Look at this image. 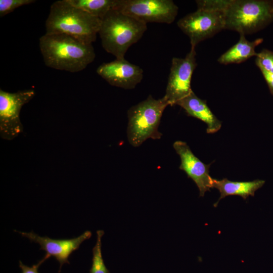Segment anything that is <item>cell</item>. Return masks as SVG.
Listing matches in <instances>:
<instances>
[{
    "label": "cell",
    "instance_id": "obj_1",
    "mask_svg": "<svg viewBox=\"0 0 273 273\" xmlns=\"http://www.w3.org/2000/svg\"><path fill=\"white\" fill-rule=\"evenodd\" d=\"M39 47L47 66L71 73L84 70L96 57L92 44L65 34L45 33Z\"/></svg>",
    "mask_w": 273,
    "mask_h": 273
},
{
    "label": "cell",
    "instance_id": "obj_2",
    "mask_svg": "<svg viewBox=\"0 0 273 273\" xmlns=\"http://www.w3.org/2000/svg\"><path fill=\"white\" fill-rule=\"evenodd\" d=\"M101 19L71 4L68 0L54 2L46 21V34H65L86 43L96 41Z\"/></svg>",
    "mask_w": 273,
    "mask_h": 273
},
{
    "label": "cell",
    "instance_id": "obj_3",
    "mask_svg": "<svg viewBox=\"0 0 273 273\" xmlns=\"http://www.w3.org/2000/svg\"><path fill=\"white\" fill-rule=\"evenodd\" d=\"M147 29V24L112 9L101 19L99 34L103 48L116 59H123Z\"/></svg>",
    "mask_w": 273,
    "mask_h": 273
},
{
    "label": "cell",
    "instance_id": "obj_4",
    "mask_svg": "<svg viewBox=\"0 0 273 273\" xmlns=\"http://www.w3.org/2000/svg\"><path fill=\"white\" fill-rule=\"evenodd\" d=\"M224 29L250 34L273 21V3L266 0H229L224 11Z\"/></svg>",
    "mask_w": 273,
    "mask_h": 273
},
{
    "label": "cell",
    "instance_id": "obj_5",
    "mask_svg": "<svg viewBox=\"0 0 273 273\" xmlns=\"http://www.w3.org/2000/svg\"><path fill=\"white\" fill-rule=\"evenodd\" d=\"M169 104L164 97L159 99L149 95L145 100L132 106L127 111L128 141L134 147L148 139H160L158 127L165 109Z\"/></svg>",
    "mask_w": 273,
    "mask_h": 273
},
{
    "label": "cell",
    "instance_id": "obj_6",
    "mask_svg": "<svg viewBox=\"0 0 273 273\" xmlns=\"http://www.w3.org/2000/svg\"><path fill=\"white\" fill-rule=\"evenodd\" d=\"M114 9L146 24H171L178 11L172 0H116Z\"/></svg>",
    "mask_w": 273,
    "mask_h": 273
},
{
    "label": "cell",
    "instance_id": "obj_7",
    "mask_svg": "<svg viewBox=\"0 0 273 273\" xmlns=\"http://www.w3.org/2000/svg\"><path fill=\"white\" fill-rule=\"evenodd\" d=\"M178 27L190 38L191 48L224 29V12L199 8L177 22Z\"/></svg>",
    "mask_w": 273,
    "mask_h": 273
},
{
    "label": "cell",
    "instance_id": "obj_8",
    "mask_svg": "<svg viewBox=\"0 0 273 273\" xmlns=\"http://www.w3.org/2000/svg\"><path fill=\"white\" fill-rule=\"evenodd\" d=\"M33 89L9 93L0 89V135L11 141L21 134L23 127L20 119L21 108L35 96Z\"/></svg>",
    "mask_w": 273,
    "mask_h": 273
},
{
    "label": "cell",
    "instance_id": "obj_9",
    "mask_svg": "<svg viewBox=\"0 0 273 273\" xmlns=\"http://www.w3.org/2000/svg\"><path fill=\"white\" fill-rule=\"evenodd\" d=\"M195 48L184 58L173 57L168 78L165 94L163 96L169 105L172 106L189 95L193 90L192 77L197 66Z\"/></svg>",
    "mask_w": 273,
    "mask_h": 273
},
{
    "label": "cell",
    "instance_id": "obj_10",
    "mask_svg": "<svg viewBox=\"0 0 273 273\" xmlns=\"http://www.w3.org/2000/svg\"><path fill=\"white\" fill-rule=\"evenodd\" d=\"M97 73L110 85L124 89H133L143 78V70L123 59L103 63Z\"/></svg>",
    "mask_w": 273,
    "mask_h": 273
},
{
    "label": "cell",
    "instance_id": "obj_11",
    "mask_svg": "<svg viewBox=\"0 0 273 273\" xmlns=\"http://www.w3.org/2000/svg\"><path fill=\"white\" fill-rule=\"evenodd\" d=\"M15 231L28 238L31 242L38 243L40 246V250L54 257L60 263L59 272L64 263L69 264L68 258L70 255L79 248L83 241L89 239L92 235L90 231H86L79 236L71 239H53L47 236L40 237L33 231L29 233Z\"/></svg>",
    "mask_w": 273,
    "mask_h": 273
},
{
    "label": "cell",
    "instance_id": "obj_12",
    "mask_svg": "<svg viewBox=\"0 0 273 273\" xmlns=\"http://www.w3.org/2000/svg\"><path fill=\"white\" fill-rule=\"evenodd\" d=\"M173 147L180 158L179 168L184 171L198 187L200 196L203 197L211 187L212 177L209 175L210 164L202 162L192 152L186 142L177 141Z\"/></svg>",
    "mask_w": 273,
    "mask_h": 273
},
{
    "label": "cell",
    "instance_id": "obj_13",
    "mask_svg": "<svg viewBox=\"0 0 273 273\" xmlns=\"http://www.w3.org/2000/svg\"><path fill=\"white\" fill-rule=\"evenodd\" d=\"M176 105L183 108L189 116L205 122L207 125V133H214L220 129L221 122L212 112L206 101L197 97L193 91Z\"/></svg>",
    "mask_w": 273,
    "mask_h": 273
},
{
    "label": "cell",
    "instance_id": "obj_14",
    "mask_svg": "<svg viewBox=\"0 0 273 273\" xmlns=\"http://www.w3.org/2000/svg\"><path fill=\"white\" fill-rule=\"evenodd\" d=\"M265 181L256 179L249 181H231L226 178L221 180L212 178L211 187L217 189L220 196L217 202L214 205L216 206L220 200L228 196L237 195L246 200L249 196H254L255 192L261 188Z\"/></svg>",
    "mask_w": 273,
    "mask_h": 273
},
{
    "label": "cell",
    "instance_id": "obj_15",
    "mask_svg": "<svg viewBox=\"0 0 273 273\" xmlns=\"http://www.w3.org/2000/svg\"><path fill=\"white\" fill-rule=\"evenodd\" d=\"M263 41L259 38L252 41H249L243 34H240L239 41L230 49L222 54L217 59L221 64H239L248 59L256 56V47Z\"/></svg>",
    "mask_w": 273,
    "mask_h": 273
},
{
    "label": "cell",
    "instance_id": "obj_16",
    "mask_svg": "<svg viewBox=\"0 0 273 273\" xmlns=\"http://www.w3.org/2000/svg\"><path fill=\"white\" fill-rule=\"evenodd\" d=\"M74 6L102 19L111 9L116 0H68Z\"/></svg>",
    "mask_w": 273,
    "mask_h": 273
},
{
    "label": "cell",
    "instance_id": "obj_17",
    "mask_svg": "<svg viewBox=\"0 0 273 273\" xmlns=\"http://www.w3.org/2000/svg\"><path fill=\"white\" fill-rule=\"evenodd\" d=\"M104 234L103 230L97 231V238L96 245L93 248L92 265L90 273H110L106 267L102 255V237Z\"/></svg>",
    "mask_w": 273,
    "mask_h": 273
},
{
    "label": "cell",
    "instance_id": "obj_18",
    "mask_svg": "<svg viewBox=\"0 0 273 273\" xmlns=\"http://www.w3.org/2000/svg\"><path fill=\"white\" fill-rule=\"evenodd\" d=\"M255 62L260 70L273 74V52L263 49L257 53Z\"/></svg>",
    "mask_w": 273,
    "mask_h": 273
},
{
    "label": "cell",
    "instance_id": "obj_19",
    "mask_svg": "<svg viewBox=\"0 0 273 273\" xmlns=\"http://www.w3.org/2000/svg\"><path fill=\"white\" fill-rule=\"evenodd\" d=\"M35 2V0H0V16L3 17L17 8Z\"/></svg>",
    "mask_w": 273,
    "mask_h": 273
},
{
    "label": "cell",
    "instance_id": "obj_20",
    "mask_svg": "<svg viewBox=\"0 0 273 273\" xmlns=\"http://www.w3.org/2000/svg\"><path fill=\"white\" fill-rule=\"evenodd\" d=\"M51 256L46 254L43 258L40 260L36 264H33L31 266H29L24 264L20 260L19 261V267L21 269L22 273H39L38 268L39 266Z\"/></svg>",
    "mask_w": 273,
    "mask_h": 273
},
{
    "label": "cell",
    "instance_id": "obj_21",
    "mask_svg": "<svg viewBox=\"0 0 273 273\" xmlns=\"http://www.w3.org/2000/svg\"><path fill=\"white\" fill-rule=\"evenodd\" d=\"M268 86L269 91L273 95V74L268 73L263 70H260Z\"/></svg>",
    "mask_w": 273,
    "mask_h": 273
},
{
    "label": "cell",
    "instance_id": "obj_22",
    "mask_svg": "<svg viewBox=\"0 0 273 273\" xmlns=\"http://www.w3.org/2000/svg\"><path fill=\"white\" fill-rule=\"evenodd\" d=\"M272 1V3H273V1Z\"/></svg>",
    "mask_w": 273,
    "mask_h": 273
}]
</instances>
